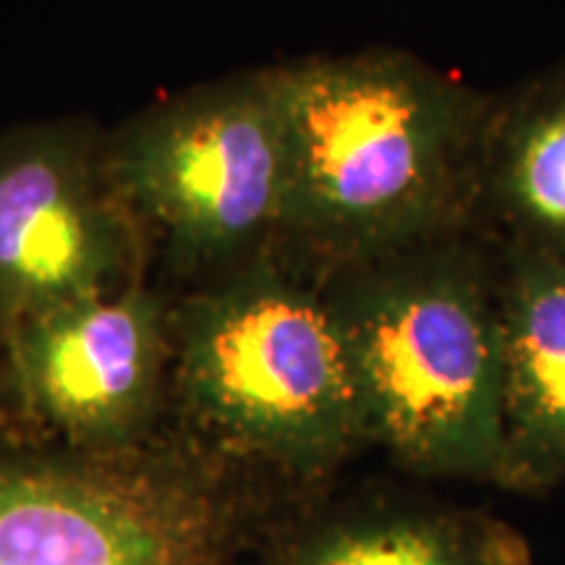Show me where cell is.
Instances as JSON below:
<instances>
[{
    "label": "cell",
    "mask_w": 565,
    "mask_h": 565,
    "mask_svg": "<svg viewBox=\"0 0 565 565\" xmlns=\"http://www.w3.org/2000/svg\"><path fill=\"white\" fill-rule=\"evenodd\" d=\"M482 529L429 511H372L303 536L280 565H508Z\"/></svg>",
    "instance_id": "obj_10"
},
{
    "label": "cell",
    "mask_w": 565,
    "mask_h": 565,
    "mask_svg": "<svg viewBox=\"0 0 565 565\" xmlns=\"http://www.w3.org/2000/svg\"><path fill=\"white\" fill-rule=\"evenodd\" d=\"M171 353L183 406L225 454L315 477L362 443L328 299L270 254L183 301Z\"/></svg>",
    "instance_id": "obj_3"
},
{
    "label": "cell",
    "mask_w": 565,
    "mask_h": 565,
    "mask_svg": "<svg viewBox=\"0 0 565 565\" xmlns=\"http://www.w3.org/2000/svg\"><path fill=\"white\" fill-rule=\"evenodd\" d=\"M228 500L181 454L0 450V565H221Z\"/></svg>",
    "instance_id": "obj_5"
},
{
    "label": "cell",
    "mask_w": 565,
    "mask_h": 565,
    "mask_svg": "<svg viewBox=\"0 0 565 565\" xmlns=\"http://www.w3.org/2000/svg\"><path fill=\"white\" fill-rule=\"evenodd\" d=\"M141 228L79 124L0 134V330L141 280Z\"/></svg>",
    "instance_id": "obj_6"
},
{
    "label": "cell",
    "mask_w": 565,
    "mask_h": 565,
    "mask_svg": "<svg viewBox=\"0 0 565 565\" xmlns=\"http://www.w3.org/2000/svg\"><path fill=\"white\" fill-rule=\"evenodd\" d=\"M288 200L282 236L338 265L435 244L482 189L492 110L395 51L273 68Z\"/></svg>",
    "instance_id": "obj_1"
},
{
    "label": "cell",
    "mask_w": 565,
    "mask_h": 565,
    "mask_svg": "<svg viewBox=\"0 0 565 565\" xmlns=\"http://www.w3.org/2000/svg\"><path fill=\"white\" fill-rule=\"evenodd\" d=\"M511 487L565 477V257L515 249L498 288Z\"/></svg>",
    "instance_id": "obj_8"
},
{
    "label": "cell",
    "mask_w": 565,
    "mask_h": 565,
    "mask_svg": "<svg viewBox=\"0 0 565 565\" xmlns=\"http://www.w3.org/2000/svg\"><path fill=\"white\" fill-rule=\"evenodd\" d=\"M362 440L408 469L511 487L498 288L429 244L345 265L328 294Z\"/></svg>",
    "instance_id": "obj_2"
},
{
    "label": "cell",
    "mask_w": 565,
    "mask_h": 565,
    "mask_svg": "<svg viewBox=\"0 0 565 565\" xmlns=\"http://www.w3.org/2000/svg\"><path fill=\"white\" fill-rule=\"evenodd\" d=\"M515 236V249L565 257V79L492 113L482 189Z\"/></svg>",
    "instance_id": "obj_9"
},
{
    "label": "cell",
    "mask_w": 565,
    "mask_h": 565,
    "mask_svg": "<svg viewBox=\"0 0 565 565\" xmlns=\"http://www.w3.org/2000/svg\"><path fill=\"white\" fill-rule=\"evenodd\" d=\"M17 395L76 450L139 445L171 356V317L137 280L6 330Z\"/></svg>",
    "instance_id": "obj_7"
},
{
    "label": "cell",
    "mask_w": 565,
    "mask_h": 565,
    "mask_svg": "<svg viewBox=\"0 0 565 565\" xmlns=\"http://www.w3.org/2000/svg\"><path fill=\"white\" fill-rule=\"evenodd\" d=\"M113 183L186 265L259 257L282 236L286 137L273 68L162 100L105 141Z\"/></svg>",
    "instance_id": "obj_4"
}]
</instances>
